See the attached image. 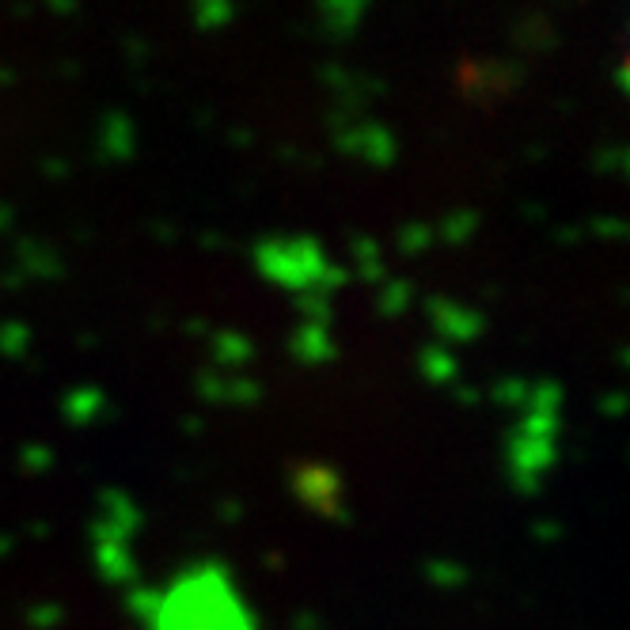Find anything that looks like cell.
Segmentation results:
<instances>
[{
	"label": "cell",
	"mask_w": 630,
	"mask_h": 630,
	"mask_svg": "<svg viewBox=\"0 0 630 630\" xmlns=\"http://www.w3.org/2000/svg\"><path fill=\"white\" fill-rule=\"evenodd\" d=\"M160 630H252V623L225 581L198 578L175 589L171 604H164Z\"/></svg>",
	"instance_id": "6da1fadb"
},
{
	"label": "cell",
	"mask_w": 630,
	"mask_h": 630,
	"mask_svg": "<svg viewBox=\"0 0 630 630\" xmlns=\"http://www.w3.org/2000/svg\"><path fill=\"white\" fill-rule=\"evenodd\" d=\"M562 403H567V392H562V384H554V380H540V384H532V392H528V414H551V419H559Z\"/></svg>",
	"instance_id": "7a4b0ae2"
},
{
	"label": "cell",
	"mask_w": 630,
	"mask_h": 630,
	"mask_svg": "<svg viewBox=\"0 0 630 630\" xmlns=\"http://www.w3.org/2000/svg\"><path fill=\"white\" fill-rule=\"evenodd\" d=\"M516 437H528V441H551L559 437V419H551V414H524L521 419V430H516Z\"/></svg>",
	"instance_id": "3957f363"
},
{
	"label": "cell",
	"mask_w": 630,
	"mask_h": 630,
	"mask_svg": "<svg viewBox=\"0 0 630 630\" xmlns=\"http://www.w3.org/2000/svg\"><path fill=\"white\" fill-rule=\"evenodd\" d=\"M592 236L600 239H630V220H619V217H600L589 225Z\"/></svg>",
	"instance_id": "277c9868"
},
{
	"label": "cell",
	"mask_w": 630,
	"mask_h": 630,
	"mask_svg": "<svg viewBox=\"0 0 630 630\" xmlns=\"http://www.w3.org/2000/svg\"><path fill=\"white\" fill-rule=\"evenodd\" d=\"M528 392H532V384H524V380H505V384L498 387V400L509 406H528Z\"/></svg>",
	"instance_id": "5b68a950"
},
{
	"label": "cell",
	"mask_w": 630,
	"mask_h": 630,
	"mask_svg": "<svg viewBox=\"0 0 630 630\" xmlns=\"http://www.w3.org/2000/svg\"><path fill=\"white\" fill-rule=\"evenodd\" d=\"M630 411V395L627 392H608L604 400H600V414H608V419H619V414Z\"/></svg>",
	"instance_id": "8992f818"
},
{
	"label": "cell",
	"mask_w": 630,
	"mask_h": 630,
	"mask_svg": "<svg viewBox=\"0 0 630 630\" xmlns=\"http://www.w3.org/2000/svg\"><path fill=\"white\" fill-rule=\"evenodd\" d=\"M619 164H623V148H604V152L597 156L600 171H619Z\"/></svg>",
	"instance_id": "52a82bcc"
},
{
	"label": "cell",
	"mask_w": 630,
	"mask_h": 630,
	"mask_svg": "<svg viewBox=\"0 0 630 630\" xmlns=\"http://www.w3.org/2000/svg\"><path fill=\"white\" fill-rule=\"evenodd\" d=\"M535 535H540V540H559L562 528L559 524H540V528H535Z\"/></svg>",
	"instance_id": "ba28073f"
},
{
	"label": "cell",
	"mask_w": 630,
	"mask_h": 630,
	"mask_svg": "<svg viewBox=\"0 0 630 630\" xmlns=\"http://www.w3.org/2000/svg\"><path fill=\"white\" fill-rule=\"evenodd\" d=\"M619 171H623L627 179H630V148H627V152H623V164H619Z\"/></svg>",
	"instance_id": "9c48e42d"
},
{
	"label": "cell",
	"mask_w": 630,
	"mask_h": 630,
	"mask_svg": "<svg viewBox=\"0 0 630 630\" xmlns=\"http://www.w3.org/2000/svg\"><path fill=\"white\" fill-rule=\"evenodd\" d=\"M619 361H623V365H627V368H630V346H627V350H623V354H619Z\"/></svg>",
	"instance_id": "30bf717a"
}]
</instances>
